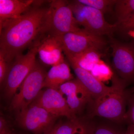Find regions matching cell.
I'll return each instance as SVG.
<instances>
[{"label": "cell", "mask_w": 134, "mask_h": 134, "mask_svg": "<svg viewBox=\"0 0 134 134\" xmlns=\"http://www.w3.org/2000/svg\"><path fill=\"white\" fill-rule=\"evenodd\" d=\"M100 57L99 51L89 50L77 55L67 56L66 58L70 64H74L91 72L96 64L101 60Z\"/></svg>", "instance_id": "obj_16"}, {"label": "cell", "mask_w": 134, "mask_h": 134, "mask_svg": "<svg viewBox=\"0 0 134 134\" xmlns=\"http://www.w3.org/2000/svg\"><path fill=\"white\" fill-rule=\"evenodd\" d=\"M91 73L103 83L112 79L113 76V73L110 67L101 60L96 64Z\"/></svg>", "instance_id": "obj_19"}, {"label": "cell", "mask_w": 134, "mask_h": 134, "mask_svg": "<svg viewBox=\"0 0 134 134\" xmlns=\"http://www.w3.org/2000/svg\"><path fill=\"white\" fill-rule=\"evenodd\" d=\"M35 2L32 0H0V25L21 16Z\"/></svg>", "instance_id": "obj_14"}, {"label": "cell", "mask_w": 134, "mask_h": 134, "mask_svg": "<svg viewBox=\"0 0 134 134\" xmlns=\"http://www.w3.org/2000/svg\"><path fill=\"white\" fill-rule=\"evenodd\" d=\"M83 11L88 25V31L99 36H110L117 28L116 24H110L106 21L103 12L83 5Z\"/></svg>", "instance_id": "obj_12"}, {"label": "cell", "mask_w": 134, "mask_h": 134, "mask_svg": "<svg viewBox=\"0 0 134 134\" xmlns=\"http://www.w3.org/2000/svg\"><path fill=\"white\" fill-rule=\"evenodd\" d=\"M119 28L123 31H127L134 30V14L128 19L124 21L119 25Z\"/></svg>", "instance_id": "obj_25"}, {"label": "cell", "mask_w": 134, "mask_h": 134, "mask_svg": "<svg viewBox=\"0 0 134 134\" xmlns=\"http://www.w3.org/2000/svg\"><path fill=\"white\" fill-rule=\"evenodd\" d=\"M59 90L64 96L70 108L75 114L93 100L90 93L77 78L63 83Z\"/></svg>", "instance_id": "obj_10"}, {"label": "cell", "mask_w": 134, "mask_h": 134, "mask_svg": "<svg viewBox=\"0 0 134 134\" xmlns=\"http://www.w3.org/2000/svg\"><path fill=\"white\" fill-rule=\"evenodd\" d=\"M68 120L53 128L54 134H88L89 124L76 118Z\"/></svg>", "instance_id": "obj_17"}, {"label": "cell", "mask_w": 134, "mask_h": 134, "mask_svg": "<svg viewBox=\"0 0 134 134\" xmlns=\"http://www.w3.org/2000/svg\"><path fill=\"white\" fill-rule=\"evenodd\" d=\"M115 86L112 91L90 104L91 114L116 122L124 121L126 107L130 94L125 90V84L114 81Z\"/></svg>", "instance_id": "obj_2"}, {"label": "cell", "mask_w": 134, "mask_h": 134, "mask_svg": "<svg viewBox=\"0 0 134 134\" xmlns=\"http://www.w3.org/2000/svg\"><path fill=\"white\" fill-rule=\"evenodd\" d=\"M58 37L66 57L77 55L89 50L99 51L106 45L101 36L84 29Z\"/></svg>", "instance_id": "obj_6"}, {"label": "cell", "mask_w": 134, "mask_h": 134, "mask_svg": "<svg viewBox=\"0 0 134 134\" xmlns=\"http://www.w3.org/2000/svg\"><path fill=\"white\" fill-rule=\"evenodd\" d=\"M68 5L79 25L82 26L85 30L88 31V25L83 11V5L77 1L69 3Z\"/></svg>", "instance_id": "obj_21"}, {"label": "cell", "mask_w": 134, "mask_h": 134, "mask_svg": "<svg viewBox=\"0 0 134 134\" xmlns=\"http://www.w3.org/2000/svg\"><path fill=\"white\" fill-rule=\"evenodd\" d=\"M125 132L108 125L94 126L89 124L88 134H124Z\"/></svg>", "instance_id": "obj_22"}, {"label": "cell", "mask_w": 134, "mask_h": 134, "mask_svg": "<svg viewBox=\"0 0 134 134\" xmlns=\"http://www.w3.org/2000/svg\"><path fill=\"white\" fill-rule=\"evenodd\" d=\"M46 74L43 67L36 62L12 98L11 109L19 112L33 102L44 88Z\"/></svg>", "instance_id": "obj_3"}, {"label": "cell", "mask_w": 134, "mask_h": 134, "mask_svg": "<svg viewBox=\"0 0 134 134\" xmlns=\"http://www.w3.org/2000/svg\"><path fill=\"white\" fill-rule=\"evenodd\" d=\"M114 5L117 26L134 14V0H118Z\"/></svg>", "instance_id": "obj_18"}, {"label": "cell", "mask_w": 134, "mask_h": 134, "mask_svg": "<svg viewBox=\"0 0 134 134\" xmlns=\"http://www.w3.org/2000/svg\"><path fill=\"white\" fill-rule=\"evenodd\" d=\"M49 9L31 7L21 16L0 25V52L10 63L40 34L46 32Z\"/></svg>", "instance_id": "obj_1"}, {"label": "cell", "mask_w": 134, "mask_h": 134, "mask_svg": "<svg viewBox=\"0 0 134 134\" xmlns=\"http://www.w3.org/2000/svg\"><path fill=\"white\" fill-rule=\"evenodd\" d=\"M116 0H78L77 1L85 6H88L101 11L107 12L110 8L115 5Z\"/></svg>", "instance_id": "obj_20"}, {"label": "cell", "mask_w": 134, "mask_h": 134, "mask_svg": "<svg viewBox=\"0 0 134 134\" xmlns=\"http://www.w3.org/2000/svg\"><path fill=\"white\" fill-rule=\"evenodd\" d=\"M56 117L40 106L31 103L18 113V121L23 128L36 134H46L53 128Z\"/></svg>", "instance_id": "obj_7"}, {"label": "cell", "mask_w": 134, "mask_h": 134, "mask_svg": "<svg viewBox=\"0 0 134 134\" xmlns=\"http://www.w3.org/2000/svg\"><path fill=\"white\" fill-rule=\"evenodd\" d=\"M9 63L5 59L2 53L0 52V83L3 84L9 69Z\"/></svg>", "instance_id": "obj_24"}, {"label": "cell", "mask_w": 134, "mask_h": 134, "mask_svg": "<svg viewBox=\"0 0 134 134\" xmlns=\"http://www.w3.org/2000/svg\"><path fill=\"white\" fill-rule=\"evenodd\" d=\"M37 54V44L26 54L17 56L9 66L3 85L4 95L8 98H12L20 85L36 64Z\"/></svg>", "instance_id": "obj_4"}, {"label": "cell", "mask_w": 134, "mask_h": 134, "mask_svg": "<svg viewBox=\"0 0 134 134\" xmlns=\"http://www.w3.org/2000/svg\"><path fill=\"white\" fill-rule=\"evenodd\" d=\"M124 134H134V125H128Z\"/></svg>", "instance_id": "obj_27"}, {"label": "cell", "mask_w": 134, "mask_h": 134, "mask_svg": "<svg viewBox=\"0 0 134 134\" xmlns=\"http://www.w3.org/2000/svg\"><path fill=\"white\" fill-rule=\"evenodd\" d=\"M74 79L69 65L63 62L52 66L47 73L44 88L59 90L60 86L66 82Z\"/></svg>", "instance_id": "obj_15"}, {"label": "cell", "mask_w": 134, "mask_h": 134, "mask_svg": "<svg viewBox=\"0 0 134 134\" xmlns=\"http://www.w3.org/2000/svg\"><path fill=\"white\" fill-rule=\"evenodd\" d=\"M46 134H54L53 129L52 130H50V131H49V132H48V133H46Z\"/></svg>", "instance_id": "obj_30"}, {"label": "cell", "mask_w": 134, "mask_h": 134, "mask_svg": "<svg viewBox=\"0 0 134 134\" xmlns=\"http://www.w3.org/2000/svg\"><path fill=\"white\" fill-rule=\"evenodd\" d=\"M127 104L128 108L125 114L124 121L128 125H134V94L129 95Z\"/></svg>", "instance_id": "obj_23"}, {"label": "cell", "mask_w": 134, "mask_h": 134, "mask_svg": "<svg viewBox=\"0 0 134 134\" xmlns=\"http://www.w3.org/2000/svg\"><path fill=\"white\" fill-rule=\"evenodd\" d=\"M114 68L123 80L134 81V46L112 41Z\"/></svg>", "instance_id": "obj_9"}, {"label": "cell", "mask_w": 134, "mask_h": 134, "mask_svg": "<svg viewBox=\"0 0 134 134\" xmlns=\"http://www.w3.org/2000/svg\"><path fill=\"white\" fill-rule=\"evenodd\" d=\"M7 124L5 119L3 117L0 118V132L8 129Z\"/></svg>", "instance_id": "obj_26"}, {"label": "cell", "mask_w": 134, "mask_h": 134, "mask_svg": "<svg viewBox=\"0 0 134 134\" xmlns=\"http://www.w3.org/2000/svg\"><path fill=\"white\" fill-rule=\"evenodd\" d=\"M48 9L46 32H48L50 35L59 37L81 29L66 2L53 1Z\"/></svg>", "instance_id": "obj_5"}, {"label": "cell", "mask_w": 134, "mask_h": 134, "mask_svg": "<svg viewBox=\"0 0 134 134\" xmlns=\"http://www.w3.org/2000/svg\"><path fill=\"white\" fill-rule=\"evenodd\" d=\"M70 65L74 71L76 78L90 93L93 100L99 98L114 89L115 83L112 86H106L93 76L91 72L82 69L74 64Z\"/></svg>", "instance_id": "obj_13"}, {"label": "cell", "mask_w": 134, "mask_h": 134, "mask_svg": "<svg viewBox=\"0 0 134 134\" xmlns=\"http://www.w3.org/2000/svg\"><path fill=\"white\" fill-rule=\"evenodd\" d=\"M32 103L40 106L55 117H65L69 120L76 118L59 90L46 88L42 90Z\"/></svg>", "instance_id": "obj_8"}, {"label": "cell", "mask_w": 134, "mask_h": 134, "mask_svg": "<svg viewBox=\"0 0 134 134\" xmlns=\"http://www.w3.org/2000/svg\"><path fill=\"white\" fill-rule=\"evenodd\" d=\"M0 134H12L10 132L9 130L8 129L6 130H3L2 132H0Z\"/></svg>", "instance_id": "obj_28"}, {"label": "cell", "mask_w": 134, "mask_h": 134, "mask_svg": "<svg viewBox=\"0 0 134 134\" xmlns=\"http://www.w3.org/2000/svg\"><path fill=\"white\" fill-rule=\"evenodd\" d=\"M128 34L131 37L134 38V30L128 32Z\"/></svg>", "instance_id": "obj_29"}, {"label": "cell", "mask_w": 134, "mask_h": 134, "mask_svg": "<svg viewBox=\"0 0 134 134\" xmlns=\"http://www.w3.org/2000/svg\"><path fill=\"white\" fill-rule=\"evenodd\" d=\"M37 44L39 57L45 65L53 66L65 61L62 47L58 37L49 34Z\"/></svg>", "instance_id": "obj_11"}]
</instances>
